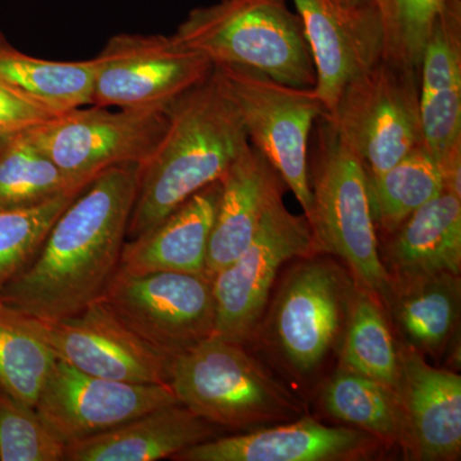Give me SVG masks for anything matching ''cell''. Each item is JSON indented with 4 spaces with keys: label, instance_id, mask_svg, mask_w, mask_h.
<instances>
[{
    "label": "cell",
    "instance_id": "obj_1",
    "mask_svg": "<svg viewBox=\"0 0 461 461\" xmlns=\"http://www.w3.org/2000/svg\"><path fill=\"white\" fill-rule=\"evenodd\" d=\"M138 185V165L99 173L57 218L0 302L39 320L59 321L99 300L120 267Z\"/></svg>",
    "mask_w": 461,
    "mask_h": 461
},
{
    "label": "cell",
    "instance_id": "obj_2",
    "mask_svg": "<svg viewBox=\"0 0 461 461\" xmlns=\"http://www.w3.org/2000/svg\"><path fill=\"white\" fill-rule=\"evenodd\" d=\"M167 126L139 166V185L127 239L166 220L194 194L221 180L249 145L238 109L213 72L167 109Z\"/></svg>",
    "mask_w": 461,
    "mask_h": 461
},
{
    "label": "cell",
    "instance_id": "obj_3",
    "mask_svg": "<svg viewBox=\"0 0 461 461\" xmlns=\"http://www.w3.org/2000/svg\"><path fill=\"white\" fill-rule=\"evenodd\" d=\"M313 131V159L308 162L313 204L308 222L317 253L339 258L354 281L384 306L391 280L379 254L366 169L326 112L318 118Z\"/></svg>",
    "mask_w": 461,
    "mask_h": 461
},
{
    "label": "cell",
    "instance_id": "obj_4",
    "mask_svg": "<svg viewBox=\"0 0 461 461\" xmlns=\"http://www.w3.org/2000/svg\"><path fill=\"white\" fill-rule=\"evenodd\" d=\"M173 36L213 67H244L290 86L314 87L302 20L286 0H222L195 8Z\"/></svg>",
    "mask_w": 461,
    "mask_h": 461
},
{
    "label": "cell",
    "instance_id": "obj_5",
    "mask_svg": "<svg viewBox=\"0 0 461 461\" xmlns=\"http://www.w3.org/2000/svg\"><path fill=\"white\" fill-rule=\"evenodd\" d=\"M168 384L182 405L217 427L258 429L303 417V402L244 344L212 335L169 360Z\"/></svg>",
    "mask_w": 461,
    "mask_h": 461
},
{
    "label": "cell",
    "instance_id": "obj_6",
    "mask_svg": "<svg viewBox=\"0 0 461 461\" xmlns=\"http://www.w3.org/2000/svg\"><path fill=\"white\" fill-rule=\"evenodd\" d=\"M213 74L238 109L249 142L278 172L308 220L313 204L309 139L326 112L314 87L290 86L238 66H214Z\"/></svg>",
    "mask_w": 461,
    "mask_h": 461
},
{
    "label": "cell",
    "instance_id": "obj_7",
    "mask_svg": "<svg viewBox=\"0 0 461 461\" xmlns=\"http://www.w3.org/2000/svg\"><path fill=\"white\" fill-rule=\"evenodd\" d=\"M327 115L366 175L387 171L424 145L420 69L382 57L345 87Z\"/></svg>",
    "mask_w": 461,
    "mask_h": 461
},
{
    "label": "cell",
    "instance_id": "obj_8",
    "mask_svg": "<svg viewBox=\"0 0 461 461\" xmlns=\"http://www.w3.org/2000/svg\"><path fill=\"white\" fill-rule=\"evenodd\" d=\"M355 281L333 263L303 258L281 285L268 320L266 339L273 353L297 375L317 371L344 335Z\"/></svg>",
    "mask_w": 461,
    "mask_h": 461
},
{
    "label": "cell",
    "instance_id": "obj_9",
    "mask_svg": "<svg viewBox=\"0 0 461 461\" xmlns=\"http://www.w3.org/2000/svg\"><path fill=\"white\" fill-rule=\"evenodd\" d=\"M99 300L169 359L214 333L213 280L206 275L117 271Z\"/></svg>",
    "mask_w": 461,
    "mask_h": 461
},
{
    "label": "cell",
    "instance_id": "obj_10",
    "mask_svg": "<svg viewBox=\"0 0 461 461\" xmlns=\"http://www.w3.org/2000/svg\"><path fill=\"white\" fill-rule=\"evenodd\" d=\"M91 105L167 111L203 83L213 65L175 36L118 33L93 58Z\"/></svg>",
    "mask_w": 461,
    "mask_h": 461
},
{
    "label": "cell",
    "instance_id": "obj_11",
    "mask_svg": "<svg viewBox=\"0 0 461 461\" xmlns=\"http://www.w3.org/2000/svg\"><path fill=\"white\" fill-rule=\"evenodd\" d=\"M317 254L305 215L291 213L280 196L264 213L238 259L213 277L215 336L247 344L259 327L282 266Z\"/></svg>",
    "mask_w": 461,
    "mask_h": 461
},
{
    "label": "cell",
    "instance_id": "obj_12",
    "mask_svg": "<svg viewBox=\"0 0 461 461\" xmlns=\"http://www.w3.org/2000/svg\"><path fill=\"white\" fill-rule=\"evenodd\" d=\"M167 120V111L86 105L27 133L71 180L87 185L112 167L142 165L162 138Z\"/></svg>",
    "mask_w": 461,
    "mask_h": 461
},
{
    "label": "cell",
    "instance_id": "obj_13",
    "mask_svg": "<svg viewBox=\"0 0 461 461\" xmlns=\"http://www.w3.org/2000/svg\"><path fill=\"white\" fill-rule=\"evenodd\" d=\"M173 403L180 402L169 384L96 377L57 359L36 411L68 445Z\"/></svg>",
    "mask_w": 461,
    "mask_h": 461
},
{
    "label": "cell",
    "instance_id": "obj_14",
    "mask_svg": "<svg viewBox=\"0 0 461 461\" xmlns=\"http://www.w3.org/2000/svg\"><path fill=\"white\" fill-rule=\"evenodd\" d=\"M27 321L57 359L78 371L113 381L168 384L171 359L127 329L100 300L65 320L27 315Z\"/></svg>",
    "mask_w": 461,
    "mask_h": 461
},
{
    "label": "cell",
    "instance_id": "obj_15",
    "mask_svg": "<svg viewBox=\"0 0 461 461\" xmlns=\"http://www.w3.org/2000/svg\"><path fill=\"white\" fill-rule=\"evenodd\" d=\"M313 58L314 91L330 114L345 87L384 56L375 5L342 8L330 0H294Z\"/></svg>",
    "mask_w": 461,
    "mask_h": 461
},
{
    "label": "cell",
    "instance_id": "obj_16",
    "mask_svg": "<svg viewBox=\"0 0 461 461\" xmlns=\"http://www.w3.org/2000/svg\"><path fill=\"white\" fill-rule=\"evenodd\" d=\"M395 387L402 450L412 460H457L461 453V377L429 366L423 355L397 346Z\"/></svg>",
    "mask_w": 461,
    "mask_h": 461
},
{
    "label": "cell",
    "instance_id": "obj_17",
    "mask_svg": "<svg viewBox=\"0 0 461 461\" xmlns=\"http://www.w3.org/2000/svg\"><path fill=\"white\" fill-rule=\"evenodd\" d=\"M384 442L353 427H329L300 417L238 436L215 437L181 451L180 461H355L369 459Z\"/></svg>",
    "mask_w": 461,
    "mask_h": 461
},
{
    "label": "cell",
    "instance_id": "obj_18",
    "mask_svg": "<svg viewBox=\"0 0 461 461\" xmlns=\"http://www.w3.org/2000/svg\"><path fill=\"white\" fill-rule=\"evenodd\" d=\"M221 194L206 254V276L241 256L269 205L284 196L285 182L266 157L249 142L220 180Z\"/></svg>",
    "mask_w": 461,
    "mask_h": 461
},
{
    "label": "cell",
    "instance_id": "obj_19",
    "mask_svg": "<svg viewBox=\"0 0 461 461\" xmlns=\"http://www.w3.org/2000/svg\"><path fill=\"white\" fill-rule=\"evenodd\" d=\"M420 102L424 145L439 162L461 144V0H445L424 45Z\"/></svg>",
    "mask_w": 461,
    "mask_h": 461
},
{
    "label": "cell",
    "instance_id": "obj_20",
    "mask_svg": "<svg viewBox=\"0 0 461 461\" xmlns=\"http://www.w3.org/2000/svg\"><path fill=\"white\" fill-rule=\"evenodd\" d=\"M220 194V181L213 182L194 194L154 229L124 242L118 271L130 275H206V254Z\"/></svg>",
    "mask_w": 461,
    "mask_h": 461
},
{
    "label": "cell",
    "instance_id": "obj_21",
    "mask_svg": "<svg viewBox=\"0 0 461 461\" xmlns=\"http://www.w3.org/2000/svg\"><path fill=\"white\" fill-rule=\"evenodd\" d=\"M217 426L182 403L163 406L100 435L67 445L66 461H154L217 437Z\"/></svg>",
    "mask_w": 461,
    "mask_h": 461
},
{
    "label": "cell",
    "instance_id": "obj_22",
    "mask_svg": "<svg viewBox=\"0 0 461 461\" xmlns=\"http://www.w3.org/2000/svg\"><path fill=\"white\" fill-rule=\"evenodd\" d=\"M381 258L391 284H402L438 273L460 276L461 198L439 194L388 235Z\"/></svg>",
    "mask_w": 461,
    "mask_h": 461
},
{
    "label": "cell",
    "instance_id": "obj_23",
    "mask_svg": "<svg viewBox=\"0 0 461 461\" xmlns=\"http://www.w3.org/2000/svg\"><path fill=\"white\" fill-rule=\"evenodd\" d=\"M460 276L438 273L391 284L386 304L403 344L426 357L442 355L460 317Z\"/></svg>",
    "mask_w": 461,
    "mask_h": 461
},
{
    "label": "cell",
    "instance_id": "obj_24",
    "mask_svg": "<svg viewBox=\"0 0 461 461\" xmlns=\"http://www.w3.org/2000/svg\"><path fill=\"white\" fill-rule=\"evenodd\" d=\"M94 59L58 62L18 50L0 32V86L54 115L91 105Z\"/></svg>",
    "mask_w": 461,
    "mask_h": 461
},
{
    "label": "cell",
    "instance_id": "obj_25",
    "mask_svg": "<svg viewBox=\"0 0 461 461\" xmlns=\"http://www.w3.org/2000/svg\"><path fill=\"white\" fill-rule=\"evenodd\" d=\"M369 204L375 230L391 235L415 211L444 193V178L426 145L379 175H366Z\"/></svg>",
    "mask_w": 461,
    "mask_h": 461
},
{
    "label": "cell",
    "instance_id": "obj_26",
    "mask_svg": "<svg viewBox=\"0 0 461 461\" xmlns=\"http://www.w3.org/2000/svg\"><path fill=\"white\" fill-rule=\"evenodd\" d=\"M321 402L330 417L348 427L402 447V411L393 387L339 366L321 391Z\"/></svg>",
    "mask_w": 461,
    "mask_h": 461
},
{
    "label": "cell",
    "instance_id": "obj_27",
    "mask_svg": "<svg viewBox=\"0 0 461 461\" xmlns=\"http://www.w3.org/2000/svg\"><path fill=\"white\" fill-rule=\"evenodd\" d=\"M341 368L395 387L397 345L377 296L355 282L341 346Z\"/></svg>",
    "mask_w": 461,
    "mask_h": 461
},
{
    "label": "cell",
    "instance_id": "obj_28",
    "mask_svg": "<svg viewBox=\"0 0 461 461\" xmlns=\"http://www.w3.org/2000/svg\"><path fill=\"white\" fill-rule=\"evenodd\" d=\"M87 185L71 180L29 133L0 149V209L39 205Z\"/></svg>",
    "mask_w": 461,
    "mask_h": 461
},
{
    "label": "cell",
    "instance_id": "obj_29",
    "mask_svg": "<svg viewBox=\"0 0 461 461\" xmlns=\"http://www.w3.org/2000/svg\"><path fill=\"white\" fill-rule=\"evenodd\" d=\"M56 362L27 315L0 302V388L36 408Z\"/></svg>",
    "mask_w": 461,
    "mask_h": 461
},
{
    "label": "cell",
    "instance_id": "obj_30",
    "mask_svg": "<svg viewBox=\"0 0 461 461\" xmlns=\"http://www.w3.org/2000/svg\"><path fill=\"white\" fill-rule=\"evenodd\" d=\"M83 190L29 208L0 209V295L32 262L57 218Z\"/></svg>",
    "mask_w": 461,
    "mask_h": 461
},
{
    "label": "cell",
    "instance_id": "obj_31",
    "mask_svg": "<svg viewBox=\"0 0 461 461\" xmlns=\"http://www.w3.org/2000/svg\"><path fill=\"white\" fill-rule=\"evenodd\" d=\"M66 450L36 408L0 388V460L63 461Z\"/></svg>",
    "mask_w": 461,
    "mask_h": 461
},
{
    "label": "cell",
    "instance_id": "obj_32",
    "mask_svg": "<svg viewBox=\"0 0 461 461\" xmlns=\"http://www.w3.org/2000/svg\"><path fill=\"white\" fill-rule=\"evenodd\" d=\"M445 0H375L384 30V56L420 69L421 54Z\"/></svg>",
    "mask_w": 461,
    "mask_h": 461
},
{
    "label": "cell",
    "instance_id": "obj_33",
    "mask_svg": "<svg viewBox=\"0 0 461 461\" xmlns=\"http://www.w3.org/2000/svg\"><path fill=\"white\" fill-rule=\"evenodd\" d=\"M57 115L0 86V149Z\"/></svg>",
    "mask_w": 461,
    "mask_h": 461
},
{
    "label": "cell",
    "instance_id": "obj_34",
    "mask_svg": "<svg viewBox=\"0 0 461 461\" xmlns=\"http://www.w3.org/2000/svg\"><path fill=\"white\" fill-rule=\"evenodd\" d=\"M342 8H362L375 5V0H330Z\"/></svg>",
    "mask_w": 461,
    "mask_h": 461
}]
</instances>
